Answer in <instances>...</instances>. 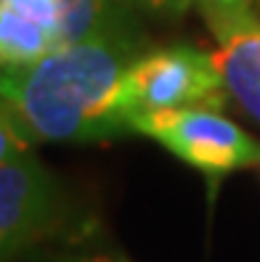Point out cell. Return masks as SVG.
Wrapping results in <instances>:
<instances>
[{
	"mask_svg": "<svg viewBox=\"0 0 260 262\" xmlns=\"http://www.w3.org/2000/svg\"><path fill=\"white\" fill-rule=\"evenodd\" d=\"M138 42L114 24L27 67L0 69V98L32 141H101L130 130L125 74Z\"/></svg>",
	"mask_w": 260,
	"mask_h": 262,
	"instance_id": "cell-1",
	"label": "cell"
},
{
	"mask_svg": "<svg viewBox=\"0 0 260 262\" xmlns=\"http://www.w3.org/2000/svg\"><path fill=\"white\" fill-rule=\"evenodd\" d=\"M228 90L215 53L194 45H165L138 53L125 74V101L133 119L167 109H223Z\"/></svg>",
	"mask_w": 260,
	"mask_h": 262,
	"instance_id": "cell-2",
	"label": "cell"
},
{
	"mask_svg": "<svg viewBox=\"0 0 260 262\" xmlns=\"http://www.w3.org/2000/svg\"><path fill=\"white\" fill-rule=\"evenodd\" d=\"M114 24L112 0H0V69L27 67Z\"/></svg>",
	"mask_w": 260,
	"mask_h": 262,
	"instance_id": "cell-3",
	"label": "cell"
},
{
	"mask_svg": "<svg viewBox=\"0 0 260 262\" xmlns=\"http://www.w3.org/2000/svg\"><path fill=\"white\" fill-rule=\"evenodd\" d=\"M133 133L154 138L170 154L212 180L260 162V143L218 109L151 112L133 119Z\"/></svg>",
	"mask_w": 260,
	"mask_h": 262,
	"instance_id": "cell-4",
	"label": "cell"
},
{
	"mask_svg": "<svg viewBox=\"0 0 260 262\" xmlns=\"http://www.w3.org/2000/svg\"><path fill=\"white\" fill-rule=\"evenodd\" d=\"M64 212L58 180L32 154L0 164V262H13L53 230Z\"/></svg>",
	"mask_w": 260,
	"mask_h": 262,
	"instance_id": "cell-5",
	"label": "cell"
},
{
	"mask_svg": "<svg viewBox=\"0 0 260 262\" xmlns=\"http://www.w3.org/2000/svg\"><path fill=\"white\" fill-rule=\"evenodd\" d=\"M218 37L215 61L226 90L255 122H260V16L223 19L210 24Z\"/></svg>",
	"mask_w": 260,
	"mask_h": 262,
	"instance_id": "cell-6",
	"label": "cell"
},
{
	"mask_svg": "<svg viewBox=\"0 0 260 262\" xmlns=\"http://www.w3.org/2000/svg\"><path fill=\"white\" fill-rule=\"evenodd\" d=\"M29 146H32V135L24 130L11 106L0 98V164L29 154Z\"/></svg>",
	"mask_w": 260,
	"mask_h": 262,
	"instance_id": "cell-7",
	"label": "cell"
},
{
	"mask_svg": "<svg viewBox=\"0 0 260 262\" xmlns=\"http://www.w3.org/2000/svg\"><path fill=\"white\" fill-rule=\"evenodd\" d=\"M196 6L202 8L207 24L244 16V13H257L260 16V0H196Z\"/></svg>",
	"mask_w": 260,
	"mask_h": 262,
	"instance_id": "cell-8",
	"label": "cell"
},
{
	"mask_svg": "<svg viewBox=\"0 0 260 262\" xmlns=\"http://www.w3.org/2000/svg\"><path fill=\"white\" fill-rule=\"evenodd\" d=\"M135 8H144L157 16H181L183 11H189L196 0H128Z\"/></svg>",
	"mask_w": 260,
	"mask_h": 262,
	"instance_id": "cell-9",
	"label": "cell"
},
{
	"mask_svg": "<svg viewBox=\"0 0 260 262\" xmlns=\"http://www.w3.org/2000/svg\"><path fill=\"white\" fill-rule=\"evenodd\" d=\"M74 262H119V259H114V257H101V254H96V257H83V259H74Z\"/></svg>",
	"mask_w": 260,
	"mask_h": 262,
	"instance_id": "cell-10",
	"label": "cell"
}]
</instances>
